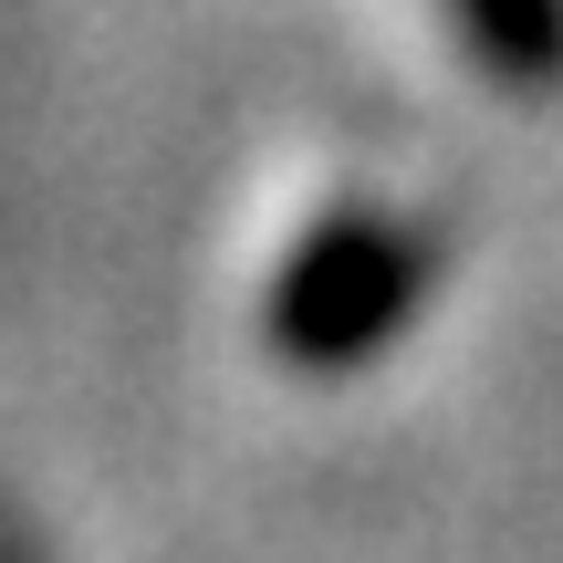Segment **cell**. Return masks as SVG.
<instances>
[{"mask_svg":"<svg viewBox=\"0 0 563 563\" xmlns=\"http://www.w3.org/2000/svg\"><path fill=\"white\" fill-rule=\"evenodd\" d=\"M460 21V42L481 53V74H501L511 95L563 84V0H439Z\"/></svg>","mask_w":563,"mask_h":563,"instance_id":"obj_2","label":"cell"},{"mask_svg":"<svg viewBox=\"0 0 563 563\" xmlns=\"http://www.w3.org/2000/svg\"><path fill=\"white\" fill-rule=\"evenodd\" d=\"M428 282H439V251H428L418 220L344 199L282 251V272L262 292V344L292 376H355L418 323Z\"/></svg>","mask_w":563,"mask_h":563,"instance_id":"obj_1","label":"cell"}]
</instances>
